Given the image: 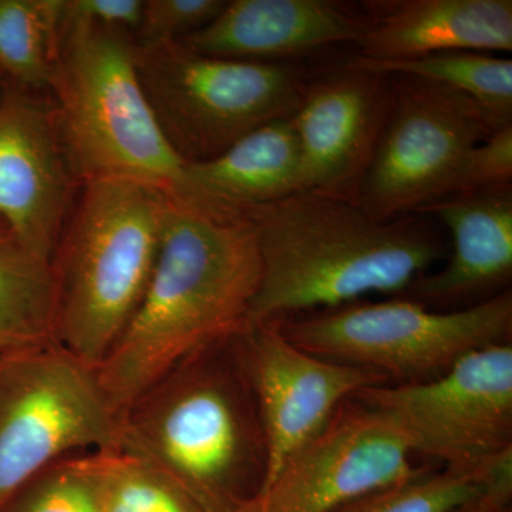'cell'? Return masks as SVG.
<instances>
[{
  "label": "cell",
  "instance_id": "52a82bcc",
  "mask_svg": "<svg viewBox=\"0 0 512 512\" xmlns=\"http://www.w3.org/2000/svg\"><path fill=\"white\" fill-rule=\"evenodd\" d=\"M136 63L148 103L184 164L212 160L256 128L291 119L305 83L286 63L201 55L178 42L136 45Z\"/></svg>",
  "mask_w": 512,
  "mask_h": 512
},
{
  "label": "cell",
  "instance_id": "d6986e66",
  "mask_svg": "<svg viewBox=\"0 0 512 512\" xmlns=\"http://www.w3.org/2000/svg\"><path fill=\"white\" fill-rule=\"evenodd\" d=\"M52 262L0 222V355L57 343Z\"/></svg>",
  "mask_w": 512,
  "mask_h": 512
},
{
  "label": "cell",
  "instance_id": "5bb4252c",
  "mask_svg": "<svg viewBox=\"0 0 512 512\" xmlns=\"http://www.w3.org/2000/svg\"><path fill=\"white\" fill-rule=\"evenodd\" d=\"M390 96V76L355 60L305 80L291 117L301 191L353 198L382 134Z\"/></svg>",
  "mask_w": 512,
  "mask_h": 512
},
{
  "label": "cell",
  "instance_id": "f1b7e54d",
  "mask_svg": "<svg viewBox=\"0 0 512 512\" xmlns=\"http://www.w3.org/2000/svg\"><path fill=\"white\" fill-rule=\"evenodd\" d=\"M3 87H5V79H3L2 74H0V96H2Z\"/></svg>",
  "mask_w": 512,
  "mask_h": 512
},
{
  "label": "cell",
  "instance_id": "7a4b0ae2",
  "mask_svg": "<svg viewBox=\"0 0 512 512\" xmlns=\"http://www.w3.org/2000/svg\"><path fill=\"white\" fill-rule=\"evenodd\" d=\"M245 218L261 258L248 322L338 308L370 293L403 295L448 254L424 215L377 220L348 195L295 192Z\"/></svg>",
  "mask_w": 512,
  "mask_h": 512
},
{
  "label": "cell",
  "instance_id": "484cf974",
  "mask_svg": "<svg viewBox=\"0 0 512 512\" xmlns=\"http://www.w3.org/2000/svg\"><path fill=\"white\" fill-rule=\"evenodd\" d=\"M512 183V124L498 128L468 156L456 194L510 187Z\"/></svg>",
  "mask_w": 512,
  "mask_h": 512
},
{
  "label": "cell",
  "instance_id": "6da1fadb",
  "mask_svg": "<svg viewBox=\"0 0 512 512\" xmlns=\"http://www.w3.org/2000/svg\"><path fill=\"white\" fill-rule=\"evenodd\" d=\"M171 192L153 275L99 370L119 413L195 350L244 328L261 282L255 229Z\"/></svg>",
  "mask_w": 512,
  "mask_h": 512
},
{
  "label": "cell",
  "instance_id": "3957f363",
  "mask_svg": "<svg viewBox=\"0 0 512 512\" xmlns=\"http://www.w3.org/2000/svg\"><path fill=\"white\" fill-rule=\"evenodd\" d=\"M242 329L195 350L121 413L119 451L157 468L207 512H238L268 478Z\"/></svg>",
  "mask_w": 512,
  "mask_h": 512
},
{
  "label": "cell",
  "instance_id": "d4e9b609",
  "mask_svg": "<svg viewBox=\"0 0 512 512\" xmlns=\"http://www.w3.org/2000/svg\"><path fill=\"white\" fill-rule=\"evenodd\" d=\"M225 5V0H147L134 43L153 46L181 42L210 25Z\"/></svg>",
  "mask_w": 512,
  "mask_h": 512
},
{
  "label": "cell",
  "instance_id": "5b68a950",
  "mask_svg": "<svg viewBox=\"0 0 512 512\" xmlns=\"http://www.w3.org/2000/svg\"><path fill=\"white\" fill-rule=\"evenodd\" d=\"M47 92L80 183L124 178L173 190L184 163L148 103L133 36L64 13Z\"/></svg>",
  "mask_w": 512,
  "mask_h": 512
},
{
  "label": "cell",
  "instance_id": "8fae6325",
  "mask_svg": "<svg viewBox=\"0 0 512 512\" xmlns=\"http://www.w3.org/2000/svg\"><path fill=\"white\" fill-rule=\"evenodd\" d=\"M417 460L392 419L352 397L238 512H333L434 467Z\"/></svg>",
  "mask_w": 512,
  "mask_h": 512
},
{
  "label": "cell",
  "instance_id": "e0dca14e",
  "mask_svg": "<svg viewBox=\"0 0 512 512\" xmlns=\"http://www.w3.org/2000/svg\"><path fill=\"white\" fill-rule=\"evenodd\" d=\"M356 43L362 59L399 62L434 53L512 52L511 0H372Z\"/></svg>",
  "mask_w": 512,
  "mask_h": 512
},
{
  "label": "cell",
  "instance_id": "277c9868",
  "mask_svg": "<svg viewBox=\"0 0 512 512\" xmlns=\"http://www.w3.org/2000/svg\"><path fill=\"white\" fill-rule=\"evenodd\" d=\"M171 192L144 181H86L52 255L57 343L99 367L133 318L156 266Z\"/></svg>",
  "mask_w": 512,
  "mask_h": 512
},
{
  "label": "cell",
  "instance_id": "cb8c5ba5",
  "mask_svg": "<svg viewBox=\"0 0 512 512\" xmlns=\"http://www.w3.org/2000/svg\"><path fill=\"white\" fill-rule=\"evenodd\" d=\"M104 512H207L171 478L123 451L101 453Z\"/></svg>",
  "mask_w": 512,
  "mask_h": 512
},
{
  "label": "cell",
  "instance_id": "30bf717a",
  "mask_svg": "<svg viewBox=\"0 0 512 512\" xmlns=\"http://www.w3.org/2000/svg\"><path fill=\"white\" fill-rule=\"evenodd\" d=\"M390 80L382 134L353 194L382 221L419 214L456 194L473 148L504 127L464 94L416 77Z\"/></svg>",
  "mask_w": 512,
  "mask_h": 512
},
{
  "label": "cell",
  "instance_id": "4316f807",
  "mask_svg": "<svg viewBox=\"0 0 512 512\" xmlns=\"http://www.w3.org/2000/svg\"><path fill=\"white\" fill-rule=\"evenodd\" d=\"M64 13L70 18L126 32L134 36L143 19V0H63Z\"/></svg>",
  "mask_w": 512,
  "mask_h": 512
},
{
  "label": "cell",
  "instance_id": "44dd1931",
  "mask_svg": "<svg viewBox=\"0 0 512 512\" xmlns=\"http://www.w3.org/2000/svg\"><path fill=\"white\" fill-rule=\"evenodd\" d=\"M63 15V0H0V74L6 83L47 92Z\"/></svg>",
  "mask_w": 512,
  "mask_h": 512
},
{
  "label": "cell",
  "instance_id": "7402d4cb",
  "mask_svg": "<svg viewBox=\"0 0 512 512\" xmlns=\"http://www.w3.org/2000/svg\"><path fill=\"white\" fill-rule=\"evenodd\" d=\"M0 512H104L101 453L73 454L43 468Z\"/></svg>",
  "mask_w": 512,
  "mask_h": 512
},
{
  "label": "cell",
  "instance_id": "2e32d148",
  "mask_svg": "<svg viewBox=\"0 0 512 512\" xmlns=\"http://www.w3.org/2000/svg\"><path fill=\"white\" fill-rule=\"evenodd\" d=\"M366 29V13L335 0H231L210 25L178 43L201 55L282 63L356 45Z\"/></svg>",
  "mask_w": 512,
  "mask_h": 512
},
{
  "label": "cell",
  "instance_id": "9a60e30c",
  "mask_svg": "<svg viewBox=\"0 0 512 512\" xmlns=\"http://www.w3.org/2000/svg\"><path fill=\"white\" fill-rule=\"evenodd\" d=\"M420 215L448 229L446 264L417 278L400 298L433 311H457L510 289L512 188L460 192L427 205Z\"/></svg>",
  "mask_w": 512,
  "mask_h": 512
},
{
  "label": "cell",
  "instance_id": "ba28073f",
  "mask_svg": "<svg viewBox=\"0 0 512 512\" xmlns=\"http://www.w3.org/2000/svg\"><path fill=\"white\" fill-rule=\"evenodd\" d=\"M120 436L97 367L60 345L0 356V507L64 457L119 451Z\"/></svg>",
  "mask_w": 512,
  "mask_h": 512
},
{
  "label": "cell",
  "instance_id": "7c38bea8",
  "mask_svg": "<svg viewBox=\"0 0 512 512\" xmlns=\"http://www.w3.org/2000/svg\"><path fill=\"white\" fill-rule=\"evenodd\" d=\"M46 93L6 83L0 96V222L52 262L82 185Z\"/></svg>",
  "mask_w": 512,
  "mask_h": 512
},
{
  "label": "cell",
  "instance_id": "8992f818",
  "mask_svg": "<svg viewBox=\"0 0 512 512\" xmlns=\"http://www.w3.org/2000/svg\"><path fill=\"white\" fill-rule=\"evenodd\" d=\"M276 322L306 352L369 370L387 384H419L444 375L478 349L512 342V292L457 311H433L397 296Z\"/></svg>",
  "mask_w": 512,
  "mask_h": 512
},
{
  "label": "cell",
  "instance_id": "4fadbf2b",
  "mask_svg": "<svg viewBox=\"0 0 512 512\" xmlns=\"http://www.w3.org/2000/svg\"><path fill=\"white\" fill-rule=\"evenodd\" d=\"M241 336L268 440L266 483L326 426L340 404L367 387L387 384L369 370L299 348L276 320L248 322Z\"/></svg>",
  "mask_w": 512,
  "mask_h": 512
},
{
  "label": "cell",
  "instance_id": "9c48e42d",
  "mask_svg": "<svg viewBox=\"0 0 512 512\" xmlns=\"http://www.w3.org/2000/svg\"><path fill=\"white\" fill-rule=\"evenodd\" d=\"M353 397L392 419L417 458L488 480L512 474V342L478 349L430 382Z\"/></svg>",
  "mask_w": 512,
  "mask_h": 512
},
{
  "label": "cell",
  "instance_id": "f546056e",
  "mask_svg": "<svg viewBox=\"0 0 512 512\" xmlns=\"http://www.w3.org/2000/svg\"><path fill=\"white\" fill-rule=\"evenodd\" d=\"M0 356H2V355H0Z\"/></svg>",
  "mask_w": 512,
  "mask_h": 512
},
{
  "label": "cell",
  "instance_id": "ffe728a7",
  "mask_svg": "<svg viewBox=\"0 0 512 512\" xmlns=\"http://www.w3.org/2000/svg\"><path fill=\"white\" fill-rule=\"evenodd\" d=\"M355 62L375 72L416 77L476 101L500 126L512 124V60L491 53L456 50L399 62Z\"/></svg>",
  "mask_w": 512,
  "mask_h": 512
},
{
  "label": "cell",
  "instance_id": "83f0119b",
  "mask_svg": "<svg viewBox=\"0 0 512 512\" xmlns=\"http://www.w3.org/2000/svg\"><path fill=\"white\" fill-rule=\"evenodd\" d=\"M447 512H512V480L495 484Z\"/></svg>",
  "mask_w": 512,
  "mask_h": 512
},
{
  "label": "cell",
  "instance_id": "ac0fdd59",
  "mask_svg": "<svg viewBox=\"0 0 512 512\" xmlns=\"http://www.w3.org/2000/svg\"><path fill=\"white\" fill-rule=\"evenodd\" d=\"M170 191L204 210L237 218L301 191L291 119L256 128L212 160L184 164Z\"/></svg>",
  "mask_w": 512,
  "mask_h": 512
},
{
  "label": "cell",
  "instance_id": "603a6c76",
  "mask_svg": "<svg viewBox=\"0 0 512 512\" xmlns=\"http://www.w3.org/2000/svg\"><path fill=\"white\" fill-rule=\"evenodd\" d=\"M512 480H487L451 468L431 467L420 476L377 488L333 512H447L481 491Z\"/></svg>",
  "mask_w": 512,
  "mask_h": 512
}]
</instances>
